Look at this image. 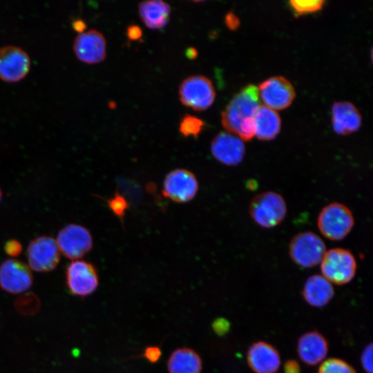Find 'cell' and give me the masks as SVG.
<instances>
[{
    "mask_svg": "<svg viewBox=\"0 0 373 373\" xmlns=\"http://www.w3.org/2000/svg\"><path fill=\"white\" fill-rule=\"evenodd\" d=\"M318 373H356L347 362L339 358H329L320 366Z\"/></svg>",
    "mask_w": 373,
    "mask_h": 373,
    "instance_id": "cb8c5ba5",
    "label": "cell"
},
{
    "mask_svg": "<svg viewBox=\"0 0 373 373\" xmlns=\"http://www.w3.org/2000/svg\"><path fill=\"white\" fill-rule=\"evenodd\" d=\"M258 89L265 106L274 111L288 107L295 96L293 86L283 77H271L261 83Z\"/></svg>",
    "mask_w": 373,
    "mask_h": 373,
    "instance_id": "4fadbf2b",
    "label": "cell"
},
{
    "mask_svg": "<svg viewBox=\"0 0 373 373\" xmlns=\"http://www.w3.org/2000/svg\"><path fill=\"white\" fill-rule=\"evenodd\" d=\"M260 106L258 89L249 84L237 93L222 113V124L231 134L237 133L240 126L254 119Z\"/></svg>",
    "mask_w": 373,
    "mask_h": 373,
    "instance_id": "6da1fadb",
    "label": "cell"
},
{
    "mask_svg": "<svg viewBox=\"0 0 373 373\" xmlns=\"http://www.w3.org/2000/svg\"><path fill=\"white\" fill-rule=\"evenodd\" d=\"M198 189V180L193 173L178 169L171 171L163 182L164 195L176 202H186L192 200Z\"/></svg>",
    "mask_w": 373,
    "mask_h": 373,
    "instance_id": "7c38bea8",
    "label": "cell"
},
{
    "mask_svg": "<svg viewBox=\"0 0 373 373\" xmlns=\"http://www.w3.org/2000/svg\"><path fill=\"white\" fill-rule=\"evenodd\" d=\"M323 3L321 0L289 1L291 8L298 15L316 12L322 8Z\"/></svg>",
    "mask_w": 373,
    "mask_h": 373,
    "instance_id": "d4e9b609",
    "label": "cell"
},
{
    "mask_svg": "<svg viewBox=\"0 0 373 373\" xmlns=\"http://www.w3.org/2000/svg\"><path fill=\"white\" fill-rule=\"evenodd\" d=\"M320 264L322 276L329 283L338 285L348 283L356 274V259L345 249L334 248L326 251Z\"/></svg>",
    "mask_w": 373,
    "mask_h": 373,
    "instance_id": "277c9868",
    "label": "cell"
},
{
    "mask_svg": "<svg viewBox=\"0 0 373 373\" xmlns=\"http://www.w3.org/2000/svg\"><path fill=\"white\" fill-rule=\"evenodd\" d=\"M182 104L196 111L209 108L214 102L216 92L211 81L202 75H194L185 79L179 89Z\"/></svg>",
    "mask_w": 373,
    "mask_h": 373,
    "instance_id": "8992f818",
    "label": "cell"
},
{
    "mask_svg": "<svg viewBox=\"0 0 373 373\" xmlns=\"http://www.w3.org/2000/svg\"><path fill=\"white\" fill-rule=\"evenodd\" d=\"M30 59L21 48L8 45L0 48V79L6 82L21 81L28 73Z\"/></svg>",
    "mask_w": 373,
    "mask_h": 373,
    "instance_id": "30bf717a",
    "label": "cell"
},
{
    "mask_svg": "<svg viewBox=\"0 0 373 373\" xmlns=\"http://www.w3.org/2000/svg\"><path fill=\"white\" fill-rule=\"evenodd\" d=\"M186 56L190 59H195L198 56V52H197V50L194 48H189L186 50Z\"/></svg>",
    "mask_w": 373,
    "mask_h": 373,
    "instance_id": "e575fe53",
    "label": "cell"
},
{
    "mask_svg": "<svg viewBox=\"0 0 373 373\" xmlns=\"http://www.w3.org/2000/svg\"><path fill=\"white\" fill-rule=\"evenodd\" d=\"M372 343H370L361 353V365L367 373H372Z\"/></svg>",
    "mask_w": 373,
    "mask_h": 373,
    "instance_id": "4316f807",
    "label": "cell"
},
{
    "mask_svg": "<svg viewBox=\"0 0 373 373\" xmlns=\"http://www.w3.org/2000/svg\"><path fill=\"white\" fill-rule=\"evenodd\" d=\"M107 202L113 213L122 220L126 210L128 208V203L125 198L121 195L116 193L114 196L108 200Z\"/></svg>",
    "mask_w": 373,
    "mask_h": 373,
    "instance_id": "484cf974",
    "label": "cell"
},
{
    "mask_svg": "<svg viewBox=\"0 0 373 373\" xmlns=\"http://www.w3.org/2000/svg\"><path fill=\"white\" fill-rule=\"evenodd\" d=\"M332 124L336 133L347 135L356 131L361 124L357 108L350 102H338L332 106Z\"/></svg>",
    "mask_w": 373,
    "mask_h": 373,
    "instance_id": "ac0fdd59",
    "label": "cell"
},
{
    "mask_svg": "<svg viewBox=\"0 0 373 373\" xmlns=\"http://www.w3.org/2000/svg\"><path fill=\"white\" fill-rule=\"evenodd\" d=\"M249 212L259 226L272 228L283 221L287 213V205L280 193L269 191L260 193L252 199Z\"/></svg>",
    "mask_w": 373,
    "mask_h": 373,
    "instance_id": "7a4b0ae2",
    "label": "cell"
},
{
    "mask_svg": "<svg viewBox=\"0 0 373 373\" xmlns=\"http://www.w3.org/2000/svg\"><path fill=\"white\" fill-rule=\"evenodd\" d=\"M1 198H2V192H1V188H0V202L1 200Z\"/></svg>",
    "mask_w": 373,
    "mask_h": 373,
    "instance_id": "d590c367",
    "label": "cell"
},
{
    "mask_svg": "<svg viewBox=\"0 0 373 373\" xmlns=\"http://www.w3.org/2000/svg\"><path fill=\"white\" fill-rule=\"evenodd\" d=\"M140 19L149 28L161 30L169 21L171 7L160 0L142 1L138 5Z\"/></svg>",
    "mask_w": 373,
    "mask_h": 373,
    "instance_id": "ffe728a7",
    "label": "cell"
},
{
    "mask_svg": "<svg viewBox=\"0 0 373 373\" xmlns=\"http://www.w3.org/2000/svg\"><path fill=\"white\" fill-rule=\"evenodd\" d=\"M211 151L219 162L228 166H234L243 160L245 147L238 137L222 132L213 139Z\"/></svg>",
    "mask_w": 373,
    "mask_h": 373,
    "instance_id": "9a60e30c",
    "label": "cell"
},
{
    "mask_svg": "<svg viewBox=\"0 0 373 373\" xmlns=\"http://www.w3.org/2000/svg\"><path fill=\"white\" fill-rule=\"evenodd\" d=\"M205 126L204 122L200 118L186 114L180 123V132L184 137L193 136L197 137Z\"/></svg>",
    "mask_w": 373,
    "mask_h": 373,
    "instance_id": "603a6c76",
    "label": "cell"
},
{
    "mask_svg": "<svg viewBox=\"0 0 373 373\" xmlns=\"http://www.w3.org/2000/svg\"><path fill=\"white\" fill-rule=\"evenodd\" d=\"M302 292L305 300L315 307L325 306L334 295L332 283L318 274L312 275L306 280Z\"/></svg>",
    "mask_w": 373,
    "mask_h": 373,
    "instance_id": "d6986e66",
    "label": "cell"
},
{
    "mask_svg": "<svg viewBox=\"0 0 373 373\" xmlns=\"http://www.w3.org/2000/svg\"><path fill=\"white\" fill-rule=\"evenodd\" d=\"M225 24L231 30H236L240 24L238 18L233 13L229 12L224 18Z\"/></svg>",
    "mask_w": 373,
    "mask_h": 373,
    "instance_id": "1f68e13d",
    "label": "cell"
},
{
    "mask_svg": "<svg viewBox=\"0 0 373 373\" xmlns=\"http://www.w3.org/2000/svg\"><path fill=\"white\" fill-rule=\"evenodd\" d=\"M74 28L77 30L79 33L84 31L86 28V24L83 21L78 20L74 22L73 25Z\"/></svg>",
    "mask_w": 373,
    "mask_h": 373,
    "instance_id": "836d02e7",
    "label": "cell"
},
{
    "mask_svg": "<svg viewBox=\"0 0 373 373\" xmlns=\"http://www.w3.org/2000/svg\"><path fill=\"white\" fill-rule=\"evenodd\" d=\"M126 35L129 39L136 41L142 37V31L138 26L131 25L126 30Z\"/></svg>",
    "mask_w": 373,
    "mask_h": 373,
    "instance_id": "4dcf8cb0",
    "label": "cell"
},
{
    "mask_svg": "<svg viewBox=\"0 0 373 373\" xmlns=\"http://www.w3.org/2000/svg\"><path fill=\"white\" fill-rule=\"evenodd\" d=\"M60 254L56 240L48 236H39L27 248L29 267L38 272L52 271L59 262Z\"/></svg>",
    "mask_w": 373,
    "mask_h": 373,
    "instance_id": "9c48e42d",
    "label": "cell"
},
{
    "mask_svg": "<svg viewBox=\"0 0 373 373\" xmlns=\"http://www.w3.org/2000/svg\"><path fill=\"white\" fill-rule=\"evenodd\" d=\"M4 251L8 256L16 257L21 253L22 245L18 240L12 239L6 242Z\"/></svg>",
    "mask_w": 373,
    "mask_h": 373,
    "instance_id": "83f0119b",
    "label": "cell"
},
{
    "mask_svg": "<svg viewBox=\"0 0 373 373\" xmlns=\"http://www.w3.org/2000/svg\"><path fill=\"white\" fill-rule=\"evenodd\" d=\"M284 369L286 373H299L300 372L299 364L294 360L287 361L284 366Z\"/></svg>",
    "mask_w": 373,
    "mask_h": 373,
    "instance_id": "d6a6232c",
    "label": "cell"
},
{
    "mask_svg": "<svg viewBox=\"0 0 373 373\" xmlns=\"http://www.w3.org/2000/svg\"><path fill=\"white\" fill-rule=\"evenodd\" d=\"M162 351L158 346L151 345L146 347L143 353L144 357L150 363H156L160 358Z\"/></svg>",
    "mask_w": 373,
    "mask_h": 373,
    "instance_id": "f1b7e54d",
    "label": "cell"
},
{
    "mask_svg": "<svg viewBox=\"0 0 373 373\" xmlns=\"http://www.w3.org/2000/svg\"><path fill=\"white\" fill-rule=\"evenodd\" d=\"M229 328V322L223 318L217 319L213 323V329L218 334H224Z\"/></svg>",
    "mask_w": 373,
    "mask_h": 373,
    "instance_id": "f546056e",
    "label": "cell"
},
{
    "mask_svg": "<svg viewBox=\"0 0 373 373\" xmlns=\"http://www.w3.org/2000/svg\"><path fill=\"white\" fill-rule=\"evenodd\" d=\"M57 244L63 255L71 260H79L88 254L93 247V238L84 227L69 224L57 233Z\"/></svg>",
    "mask_w": 373,
    "mask_h": 373,
    "instance_id": "52a82bcc",
    "label": "cell"
},
{
    "mask_svg": "<svg viewBox=\"0 0 373 373\" xmlns=\"http://www.w3.org/2000/svg\"><path fill=\"white\" fill-rule=\"evenodd\" d=\"M354 218L350 209L345 205L330 203L319 213L317 225L323 236L331 240H340L351 231Z\"/></svg>",
    "mask_w": 373,
    "mask_h": 373,
    "instance_id": "3957f363",
    "label": "cell"
},
{
    "mask_svg": "<svg viewBox=\"0 0 373 373\" xmlns=\"http://www.w3.org/2000/svg\"><path fill=\"white\" fill-rule=\"evenodd\" d=\"M247 363L256 373H276L281 363L278 352L271 345L258 341L247 352Z\"/></svg>",
    "mask_w": 373,
    "mask_h": 373,
    "instance_id": "2e32d148",
    "label": "cell"
},
{
    "mask_svg": "<svg viewBox=\"0 0 373 373\" xmlns=\"http://www.w3.org/2000/svg\"><path fill=\"white\" fill-rule=\"evenodd\" d=\"M255 135L261 140L274 139L280 128V118L277 112L260 105L254 116Z\"/></svg>",
    "mask_w": 373,
    "mask_h": 373,
    "instance_id": "7402d4cb",
    "label": "cell"
},
{
    "mask_svg": "<svg viewBox=\"0 0 373 373\" xmlns=\"http://www.w3.org/2000/svg\"><path fill=\"white\" fill-rule=\"evenodd\" d=\"M65 274L66 285L75 296L85 297L90 295L99 285L97 269L90 262L74 260L67 265Z\"/></svg>",
    "mask_w": 373,
    "mask_h": 373,
    "instance_id": "ba28073f",
    "label": "cell"
},
{
    "mask_svg": "<svg viewBox=\"0 0 373 373\" xmlns=\"http://www.w3.org/2000/svg\"><path fill=\"white\" fill-rule=\"evenodd\" d=\"M169 373H201L202 361L193 350L182 347L175 350L167 361Z\"/></svg>",
    "mask_w": 373,
    "mask_h": 373,
    "instance_id": "44dd1931",
    "label": "cell"
},
{
    "mask_svg": "<svg viewBox=\"0 0 373 373\" xmlns=\"http://www.w3.org/2000/svg\"><path fill=\"white\" fill-rule=\"evenodd\" d=\"M73 50L77 59L84 63H99L106 56L105 37L95 29L80 32L74 40Z\"/></svg>",
    "mask_w": 373,
    "mask_h": 373,
    "instance_id": "5bb4252c",
    "label": "cell"
},
{
    "mask_svg": "<svg viewBox=\"0 0 373 373\" xmlns=\"http://www.w3.org/2000/svg\"><path fill=\"white\" fill-rule=\"evenodd\" d=\"M323 240L315 233L303 231L297 233L289 242L291 259L297 265L311 268L320 264L325 252Z\"/></svg>",
    "mask_w": 373,
    "mask_h": 373,
    "instance_id": "5b68a950",
    "label": "cell"
},
{
    "mask_svg": "<svg viewBox=\"0 0 373 373\" xmlns=\"http://www.w3.org/2000/svg\"><path fill=\"white\" fill-rule=\"evenodd\" d=\"M33 283L31 269L23 262L8 259L0 265V287L12 294L27 291Z\"/></svg>",
    "mask_w": 373,
    "mask_h": 373,
    "instance_id": "8fae6325",
    "label": "cell"
},
{
    "mask_svg": "<svg viewBox=\"0 0 373 373\" xmlns=\"http://www.w3.org/2000/svg\"><path fill=\"white\" fill-rule=\"evenodd\" d=\"M297 352L305 364L316 365L323 361L327 354V341L316 331L305 333L298 341Z\"/></svg>",
    "mask_w": 373,
    "mask_h": 373,
    "instance_id": "e0dca14e",
    "label": "cell"
}]
</instances>
